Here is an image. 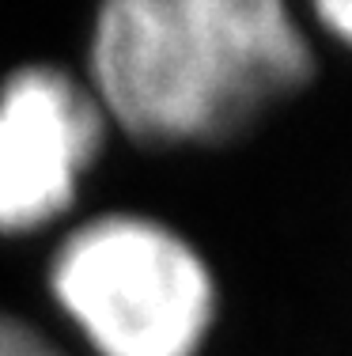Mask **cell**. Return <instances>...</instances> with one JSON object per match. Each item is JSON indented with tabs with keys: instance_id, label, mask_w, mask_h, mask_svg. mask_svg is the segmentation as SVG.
<instances>
[{
	"instance_id": "obj_5",
	"label": "cell",
	"mask_w": 352,
	"mask_h": 356,
	"mask_svg": "<svg viewBox=\"0 0 352 356\" xmlns=\"http://www.w3.org/2000/svg\"><path fill=\"white\" fill-rule=\"evenodd\" d=\"M318 19H322L337 38L352 42V0H330V4H318Z\"/></svg>"
},
{
	"instance_id": "obj_4",
	"label": "cell",
	"mask_w": 352,
	"mask_h": 356,
	"mask_svg": "<svg viewBox=\"0 0 352 356\" xmlns=\"http://www.w3.org/2000/svg\"><path fill=\"white\" fill-rule=\"evenodd\" d=\"M0 356H65V353L57 345H49L27 322L0 315Z\"/></svg>"
},
{
	"instance_id": "obj_3",
	"label": "cell",
	"mask_w": 352,
	"mask_h": 356,
	"mask_svg": "<svg viewBox=\"0 0 352 356\" xmlns=\"http://www.w3.org/2000/svg\"><path fill=\"white\" fill-rule=\"evenodd\" d=\"M106 114L72 76L31 65L0 91V232H35L76 197Z\"/></svg>"
},
{
	"instance_id": "obj_1",
	"label": "cell",
	"mask_w": 352,
	"mask_h": 356,
	"mask_svg": "<svg viewBox=\"0 0 352 356\" xmlns=\"http://www.w3.org/2000/svg\"><path fill=\"white\" fill-rule=\"evenodd\" d=\"M99 106L140 140H224L311 80L276 0H117L91 38Z\"/></svg>"
},
{
	"instance_id": "obj_2",
	"label": "cell",
	"mask_w": 352,
	"mask_h": 356,
	"mask_svg": "<svg viewBox=\"0 0 352 356\" xmlns=\"http://www.w3.org/2000/svg\"><path fill=\"white\" fill-rule=\"evenodd\" d=\"M49 284L99 356H197L212 277L186 239L140 216H103L61 243Z\"/></svg>"
}]
</instances>
